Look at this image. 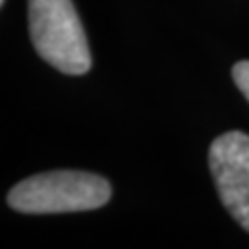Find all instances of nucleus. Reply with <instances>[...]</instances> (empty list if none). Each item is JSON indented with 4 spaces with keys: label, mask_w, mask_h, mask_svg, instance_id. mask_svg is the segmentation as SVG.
Listing matches in <instances>:
<instances>
[{
    "label": "nucleus",
    "mask_w": 249,
    "mask_h": 249,
    "mask_svg": "<svg viewBox=\"0 0 249 249\" xmlns=\"http://www.w3.org/2000/svg\"><path fill=\"white\" fill-rule=\"evenodd\" d=\"M29 36L54 69L67 75L89 71L91 54L73 0H29Z\"/></svg>",
    "instance_id": "f03ea898"
},
{
    "label": "nucleus",
    "mask_w": 249,
    "mask_h": 249,
    "mask_svg": "<svg viewBox=\"0 0 249 249\" xmlns=\"http://www.w3.org/2000/svg\"><path fill=\"white\" fill-rule=\"evenodd\" d=\"M4 2H6V0H0V4H4Z\"/></svg>",
    "instance_id": "39448f33"
},
{
    "label": "nucleus",
    "mask_w": 249,
    "mask_h": 249,
    "mask_svg": "<svg viewBox=\"0 0 249 249\" xmlns=\"http://www.w3.org/2000/svg\"><path fill=\"white\" fill-rule=\"evenodd\" d=\"M208 158L222 206L249 231V135L229 131L216 137Z\"/></svg>",
    "instance_id": "7ed1b4c3"
},
{
    "label": "nucleus",
    "mask_w": 249,
    "mask_h": 249,
    "mask_svg": "<svg viewBox=\"0 0 249 249\" xmlns=\"http://www.w3.org/2000/svg\"><path fill=\"white\" fill-rule=\"evenodd\" d=\"M232 79L249 102V60H241L232 67Z\"/></svg>",
    "instance_id": "20e7f679"
},
{
    "label": "nucleus",
    "mask_w": 249,
    "mask_h": 249,
    "mask_svg": "<svg viewBox=\"0 0 249 249\" xmlns=\"http://www.w3.org/2000/svg\"><path fill=\"white\" fill-rule=\"evenodd\" d=\"M112 197L110 183L83 170H50L9 191V206L23 214H65L98 210Z\"/></svg>",
    "instance_id": "f257e3e1"
}]
</instances>
